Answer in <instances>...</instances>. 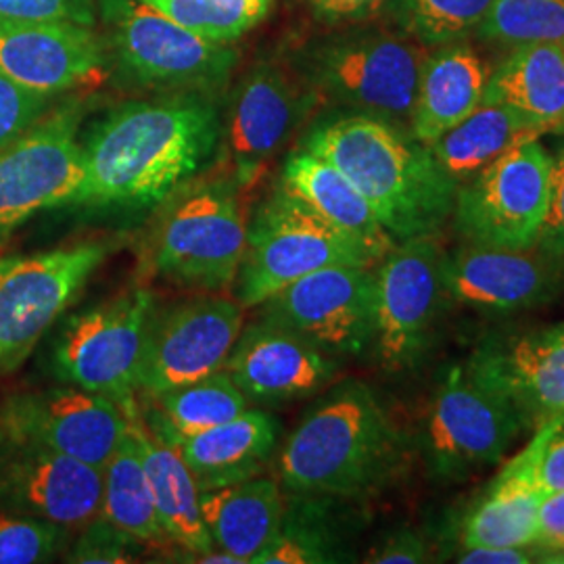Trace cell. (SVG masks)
<instances>
[{
	"instance_id": "cell-37",
	"label": "cell",
	"mask_w": 564,
	"mask_h": 564,
	"mask_svg": "<svg viewBox=\"0 0 564 564\" xmlns=\"http://www.w3.org/2000/svg\"><path fill=\"white\" fill-rule=\"evenodd\" d=\"M74 529L0 510V564L48 563L63 556Z\"/></svg>"
},
{
	"instance_id": "cell-39",
	"label": "cell",
	"mask_w": 564,
	"mask_h": 564,
	"mask_svg": "<svg viewBox=\"0 0 564 564\" xmlns=\"http://www.w3.org/2000/svg\"><path fill=\"white\" fill-rule=\"evenodd\" d=\"M51 101L53 97L23 88L0 74V151L41 120Z\"/></svg>"
},
{
	"instance_id": "cell-27",
	"label": "cell",
	"mask_w": 564,
	"mask_h": 564,
	"mask_svg": "<svg viewBox=\"0 0 564 564\" xmlns=\"http://www.w3.org/2000/svg\"><path fill=\"white\" fill-rule=\"evenodd\" d=\"M141 447L142 463L153 491L158 517L174 547L184 554L216 550L202 517V489L176 445L153 435L142 412L128 416Z\"/></svg>"
},
{
	"instance_id": "cell-22",
	"label": "cell",
	"mask_w": 564,
	"mask_h": 564,
	"mask_svg": "<svg viewBox=\"0 0 564 564\" xmlns=\"http://www.w3.org/2000/svg\"><path fill=\"white\" fill-rule=\"evenodd\" d=\"M339 364L279 324L242 326L224 372L249 403L276 405L316 395L335 381Z\"/></svg>"
},
{
	"instance_id": "cell-16",
	"label": "cell",
	"mask_w": 564,
	"mask_h": 564,
	"mask_svg": "<svg viewBox=\"0 0 564 564\" xmlns=\"http://www.w3.org/2000/svg\"><path fill=\"white\" fill-rule=\"evenodd\" d=\"M318 101L305 82L295 80L279 63L263 61L245 74L223 120L228 176L241 193L262 178Z\"/></svg>"
},
{
	"instance_id": "cell-38",
	"label": "cell",
	"mask_w": 564,
	"mask_h": 564,
	"mask_svg": "<svg viewBox=\"0 0 564 564\" xmlns=\"http://www.w3.org/2000/svg\"><path fill=\"white\" fill-rule=\"evenodd\" d=\"M80 533L72 538L63 552L65 563L76 564H126L139 563L144 554V545L120 527L109 523L97 514L93 521L78 529Z\"/></svg>"
},
{
	"instance_id": "cell-23",
	"label": "cell",
	"mask_w": 564,
	"mask_h": 564,
	"mask_svg": "<svg viewBox=\"0 0 564 564\" xmlns=\"http://www.w3.org/2000/svg\"><path fill=\"white\" fill-rule=\"evenodd\" d=\"M558 419L540 426L531 444L506 464L489 485L481 502L464 521L463 547H529L535 544L540 506L545 498L535 479V466Z\"/></svg>"
},
{
	"instance_id": "cell-7",
	"label": "cell",
	"mask_w": 564,
	"mask_h": 564,
	"mask_svg": "<svg viewBox=\"0 0 564 564\" xmlns=\"http://www.w3.org/2000/svg\"><path fill=\"white\" fill-rule=\"evenodd\" d=\"M101 13L121 76L142 88L207 95L237 63L230 42L203 39L142 0H102Z\"/></svg>"
},
{
	"instance_id": "cell-34",
	"label": "cell",
	"mask_w": 564,
	"mask_h": 564,
	"mask_svg": "<svg viewBox=\"0 0 564 564\" xmlns=\"http://www.w3.org/2000/svg\"><path fill=\"white\" fill-rule=\"evenodd\" d=\"M477 34L510 51L533 44L564 46V0H494Z\"/></svg>"
},
{
	"instance_id": "cell-35",
	"label": "cell",
	"mask_w": 564,
	"mask_h": 564,
	"mask_svg": "<svg viewBox=\"0 0 564 564\" xmlns=\"http://www.w3.org/2000/svg\"><path fill=\"white\" fill-rule=\"evenodd\" d=\"M182 28L216 42H235L270 13L274 0H142Z\"/></svg>"
},
{
	"instance_id": "cell-8",
	"label": "cell",
	"mask_w": 564,
	"mask_h": 564,
	"mask_svg": "<svg viewBox=\"0 0 564 564\" xmlns=\"http://www.w3.org/2000/svg\"><path fill=\"white\" fill-rule=\"evenodd\" d=\"M155 295L130 289L109 302L69 316L53 347V366L61 381L120 403L139 414V375Z\"/></svg>"
},
{
	"instance_id": "cell-43",
	"label": "cell",
	"mask_w": 564,
	"mask_h": 564,
	"mask_svg": "<svg viewBox=\"0 0 564 564\" xmlns=\"http://www.w3.org/2000/svg\"><path fill=\"white\" fill-rule=\"evenodd\" d=\"M429 550L423 538L410 529H398L389 533L381 544L372 547L364 563L372 564H419L424 563Z\"/></svg>"
},
{
	"instance_id": "cell-14",
	"label": "cell",
	"mask_w": 564,
	"mask_h": 564,
	"mask_svg": "<svg viewBox=\"0 0 564 564\" xmlns=\"http://www.w3.org/2000/svg\"><path fill=\"white\" fill-rule=\"evenodd\" d=\"M444 249L435 237L400 241L375 265L377 360L389 372L414 366L445 297Z\"/></svg>"
},
{
	"instance_id": "cell-32",
	"label": "cell",
	"mask_w": 564,
	"mask_h": 564,
	"mask_svg": "<svg viewBox=\"0 0 564 564\" xmlns=\"http://www.w3.org/2000/svg\"><path fill=\"white\" fill-rule=\"evenodd\" d=\"M151 402L155 403V416L144 423L153 435L176 447L182 440L228 423L249 410V400L224 370L163 391Z\"/></svg>"
},
{
	"instance_id": "cell-11",
	"label": "cell",
	"mask_w": 564,
	"mask_h": 564,
	"mask_svg": "<svg viewBox=\"0 0 564 564\" xmlns=\"http://www.w3.org/2000/svg\"><path fill=\"white\" fill-rule=\"evenodd\" d=\"M521 419L466 366H454L437 387L421 433V449L431 477L464 481L505 460L523 433Z\"/></svg>"
},
{
	"instance_id": "cell-36",
	"label": "cell",
	"mask_w": 564,
	"mask_h": 564,
	"mask_svg": "<svg viewBox=\"0 0 564 564\" xmlns=\"http://www.w3.org/2000/svg\"><path fill=\"white\" fill-rule=\"evenodd\" d=\"M341 550L326 524L307 514L284 512L281 529L251 564L339 563Z\"/></svg>"
},
{
	"instance_id": "cell-20",
	"label": "cell",
	"mask_w": 564,
	"mask_h": 564,
	"mask_svg": "<svg viewBox=\"0 0 564 564\" xmlns=\"http://www.w3.org/2000/svg\"><path fill=\"white\" fill-rule=\"evenodd\" d=\"M464 366L514 410L524 431L564 416V324L485 339Z\"/></svg>"
},
{
	"instance_id": "cell-21",
	"label": "cell",
	"mask_w": 564,
	"mask_h": 564,
	"mask_svg": "<svg viewBox=\"0 0 564 564\" xmlns=\"http://www.w3.org/2000/svg\"><path fill=\"white\" fill-rule=\"evenodd\" d=\"M0 74L23 88L57 97L97 86L107 74V55L93 28L0 18Z\"/></svg>"
},
{
	"instance_id": "cell-4",
	"label": "cell",
	"mask_w": 564,
	"mask_h": 564,
	"mask_svg": "<svg viewBox=\"0 0 564 564\" xmlns=\"http://www.w3.org/2000/svg\"><path fill=\"white\" fill-rule=\"evenodd\" d=\"M426 55L402 30L354 23L314 42L300 69L321 101L410 130Z\"/></svg>"
},
{
	"instance_id": "cell-17",
	"label": "cell",
	"mask_w": 564,
	"mask_h": 564,
	"mask_svg": "<svg viewBox=\"0 0 564 564\" xmlns=\"http://www.w3.org/2000/svg\"><path fill=\"white\" fill-rule=\"evenodd\" d=\"M128 429L120 403L78 387L0 400V440L42 445L102 470Z\"/></svg>"
},
{
	"instance_id": "cell-3",
	"label": "cell",
	"mask_w": 564,
	"mask_h": 564,
	"mask_svg": "<svg viewBox=\"0 0 564 564\" xmlns=\"http://www.w3.org/2000/svg\"><path fill=\"white\" fill-rule=\"evenodd\" d=\"M405 442L370 384L330 387L279 449L282 491L303 500H351L383 489L402 468Z\"/></svg>"
},
{
	"instance_id": "cell-9",
	"label": "cell",
	"mask_w": 564,
	"mask_h": 564,
	"mask_svg": "<svg viewBox=\"0 0 564 564\" xmlns=\"http://www.w3.org/2000/svg\"><path fill=\"white\" fill-rule=\"evenodd\" d=\"M109 251V242L82 241L0 260V377L25 364Z\"/></svg>"
},
{
	"instance_id": "cell-42",
	"label": "cell",
	"mask_w": 564,
	"mask_h": 564,
	"mask_svg": "<svg viewBox=\"0 0 564 564\" xmlns=\"http://www.w3.org/2000/svg\"><path fill=\"white\" fill-rule=\"evenodd\" d=\"M391 0H305L314 18L333 28L372 20Z\"/></svg>"
},
{
	"instance_id": "cell-47",
	"label": "cell",
	"mask_w": 564,
	"mask_h": 564,
	"mask_svg": "<svg viewBox=\"0 0 564 564\" xmlns=\"http://www.w3.org/2000/svg\"><path fill=\"white\" fill-rule=\"evenodd\" d=\"M556 552H558V554H563V556H564V542H563V544H561V547H558V550H556ZM563 561H564V558H563Z\"/></svg>"
},
{
	"instance_id": "cell-31",
	"label": "cell",
	"mask_w": 564,
	"mask_h": 564,
	"mask_svg": "<svg viewBox=\"0 0 564 564\" xmlns=\"http://www.w3.org/2000/svg\"><path fill=\"white\" fill-rule=\"evenodd\" d=\"M102 519L120 527L144 547L172 545L163 531L153 491L142 463L141 447L128 421V429L102 468Z\"/></svg>"
},
{
	"instance_id": "cell-33",
	"label": "cell",
	"mask_w": 564,
	"mask_h": 564,
	"mask_svg": "<svg viewBox=\"0 0 564 564\" xmlns=\"http://www.w3.org/2000/svg\"><path fill=\"white\" fill-rule=\"evenodd\" d=\"M494 0H391L395 25L424 48L464 41L477 32Z\"/></svg>"
},
{
	"instance_id": "cell-44",
	"label": "cell",
	"mask_w": 564,
	"mask_h": 564,
	"mask_svg": "<svg viewBox=\"0 0 564 564\" xmlns=\"http://www.w3.org/2000/svg\"><path fill=\"white\" fill-rule=\"evenodd\" d=\"M535 479L545 496L564 489V416L556 421L545 440L535 466Z\"/></svg>"
},
{
	"instance_id": "cell-19",
	"label": "cell",
	"mask_w": 564,
	"mask_h": 564,
	"mask_svg": "<svg viewBox=\"0 0 564 564\" xmlns=\"http://www.w3.org/2000/svg\"><path fill=\"white\" fill-rule=\"evenodd\" d=\"M102 470L42 445L0 440V510L80 529L101 510Z\"/></svg>"
},
{
	"instance_id": "cell-1",
	"label": "cell",
	"mask_w": 564,
	"mask_h": 564,
	"mask_svg": "<svg viewBox=\"0 0 564 564\" xmlns=\"http://www.w3.org/2000/svg\"><path fill=\"white\" fill-rule=\"evenodd\" d=\"M80 205L142 209L195 181L223 142L220 107L203 93L123 102L82 139Z\"/></svg>"
},
{
	"instance_id": "cell-30",
	"label": "cell",
	"mask_w": 564,
	"mask_h": 564,
	"mask_svg": "<svg viewBox=\"0 0 564 564\" xmlns=\"http://www.w3.org/2000/svg\"><path fill=\"white\" fill-rule=\"evenodd\" d=\"M540 137L542 132L512 107L481 102L468 118L429 147L445 172L460 186L521 142Z\"/></svg>"
},
{
	"instance_id": "cell-18",
	"label": "cell",
	"mask_w": 564,
	"mask_h": 564,
	"mask_svg": "<svg viewBox=\"0 0 564 564\" xmlns=\"http://www.w3.org/2000/svg\"><path fill=\"white\" fill-rule=\"evenodd\" d=\"M445 297L464 307L510 314L554 302L564 293V256L540 249L464 245L444 256Z\"/></svg>"
},
{
	"instance_id": "cell-6",
	"label": "cell",
	"mask_w": 564,
	"mask_h": 564,
	"mask_svg": "<svg viewBox=\"0 0 564 564\" xmlns=\"http://www.w3.org/2000/svg\"><path fill=\"white\" fill-rule=\"evenodd\" d=\"M377 263L360 242L323 220L279 182L247 223L245 253L232 289L241 307H258L312 272Z\"/></svg>"
},
{
	"instance_id": "cell-10",
	"label": "cell",
	"mask_w": 564,
	"mask_h": 564,
	"mask_svg": "<svg viewBox=\"0 0 564 564\" xmlns=\"http://www.w3.org/2000/svg\"><path fill=\"white\" fill-rule=\"evenodd\" d=\"M552 193V155L540 139L508 151L456 191L452 223L473 247L531 249L538 245Z\"/></svg>"
},
{
	"instance_id": "cell-12",
	"label": "cell",
	"mask_w": 564,
	"mask_h": 564,
	"mask_svg": "<svg viewBox=\"0 0 564 564\" xmlns=\"http://www.w3.org/2000/svg\"><path fill=\"white\" fill-rule=\"evenodd\" d=\"M82 118L80 102L51 107L0 151V241L41 212L80 205L86 184Z\"/></svg>"
},
{
	"instance_id": "cell-26",
	"label": "cell",
	"mask_w": 564,
	"mask_h": 564,
	"mask_svg": "<svg viewBox=\"0 0 564 564\" xmlns=\"http://www.w3.org/2000/svg\"><path fill=\"white\" fill-rule=\"evenodd\" d=\"M281 184L323 220L360 242L377 262L398 245L349 178L302 147L282 165Z\"/></svg>"
},
{
	"instance_id": "cell-28",
	"label": "cell",
	"mask_w": 564,
	"mask_h": 564,
	"mask_svg": "<svg viewBox=\"0 0 564 564\" xmlns=\"http://www.w3.org/2000/svg\"><path fill=\"white\" fill-rule=\"evenodd\" d=\"M286 512L279 479L253 477L242 484L202 491L205 529L218 550L237 556L242 564L272 542Z\"/></svg>"
},
{
	"instance_id": "cell-41",
	"label": "cell",
	"mask_w": 564,
	"mask_h": 564,
	"mask_svg": "<svg viewBox=\"0 0 564 564\" xmlns=\"http://www.w3.org/2000/svg\"><path fill=\"white\" fill-rule=\"evenodd\" d=\"M538 247L564 256V147L552 155V193Z\"/></svg>"
},
{
	"instance_id": "cell-29",
	"label": "cell",
	"mask_w": 564,
	"mask_h": 564,
	"mask_svg": "<svg viewBox=\"0 0 564 564\" xmlns=\"http://www.w3.org/2000/svg\"><path fill=\"white\" fill-rule=\"evenodd\" d=\"M481 102L512 107L542 137H564V46L533 44L512 48L489 74Z\"/></svg>"
},
{
	"instance_id": "cell-45",
	"label": "cell",
	"mask_w": 564,
	"mask_h": 564,
	"mask_svg": "<svg viewBox=\"0 0 564 564\" xmlns=\"http://www.w3.org/2000/svg\"><path fill=\"white\" fill-rule=\"evenodd\" d=\"M564 542V489L547 494L540 506L535 544L547 552H556Z\"/></svg>"
},
{
	"instance_id": "cell-46",
	"label": "cell",
	"mask_w": 564,
	"mask_h": 564,
	"mask_svg": "<svg viewBox=\"0 0 564 564\" xmlns=\"http://www.w3.org/2000/svg\"><path fill=\"white\" fill-rule=\"evenodd\" d=\"M458 563L527 564L531 563V554L527 547H463Z\"/></svg>"
},
{
	"instance_id": "cell-15",
	"label": "cell",
	"mask_w": 564,
	"mask_h": 564,
	"mask_svg": "<svg viewBox=\"0 0 564 564\" xmlns=\"http://www.w3.org/2000/svg\"><path fill=\"white\" fill-rule=\"evenodd\" d=\"M375 268L333 265L291 282L260 318L303 337L330 358L358 356L375 339Z\"/></svg>"
},
{
	"instance_id": "cell-2",
	"label": "cell",
	"mask_w": 564,
	"mask_h": 564,
	"mask_svg": "<svg viewBox=\"0 0 564 564\" xmlns=\"http://www.w3.org/2000/svg\"><path fill=\"white\" fill-rule=\"evenodd\" d=\"M302 149L347 176L398 242L435 237L452 220L458 184L408 128L345 111L316 123Z\"/></svg>"
},
{
	"instance_id": "cell-13",
	"label": "cell",
	"mask_w": 564,
	"mask_h": 564,
	"mask_svg": "<svg viewBox=\"0 0 564 564\" xmlns=\"http://www.w3.org/2000/svg\"><path fill=\"white\" fill-rule=\"evenodd\" d=\"M241 330V305L218 293L155 303L142 351L139 391L151 400L220 372Z\"/></svg>"
},
{
	"instance_id": "cell-24",
	"label": "cell",
	"mask_w": 564,
	"mask_h": 564,
	"mask_svg": "<svg viewBox=\"0 0 564 564\" xmlns=\"http://www.w3.org/2000/svg\"><path fill=\"white\" fill-rule=\"evenodd\" d=\"M281 423L260 408H249L228 423L178 444L199 489H216L260 477L281 445Z\"/></svg>"
},
{
	"instance_id": "cell-25",
	"label": "cell",
	"mask_w": 564,
	"mask_h": 564,
	"mask_svg": "<svg viewBox=\"0 0 564 564\" xmlns=\"http://www.w3.org/2000/svg\"><path fill=\"white\" fill-rule=\"evenodd\" d=\"M489 74L466 39L435 46L423 63L410 132L424 144L444 137L481 105Z\"/></svg>"
},
{
	"instance_id": "cell-40",
	"label": "cell",
	"mask_w": 564,
	"mask_h": 564,
	"mask_svg": "<svg viewBox=\"0 0 564 564\" xmlns=\"http://www.w3.org/2000/svg\"><path fill=\"white\" fill-rule=\"evenodd\" d=\"M0 18L25 21H65L93 28V0H0Z\"/></svg>"
},
{
	"instance_id": "cell-5",
	"label": "cell",
	"mask_w": 564,
	"mask_h": 564,
	"mask_svg": "<svg viewBox=\"0 0 564 564\" xmlns=\"http://www.w3.org/2000/svg\"><path fill=\"white\" fill-rule=\"evenodd\" d=\"M239 195L230 176L195 178L170 195L149 237L151 272L199 293L232 289L247 242Z\"/></svg>"
}]
</instances>
